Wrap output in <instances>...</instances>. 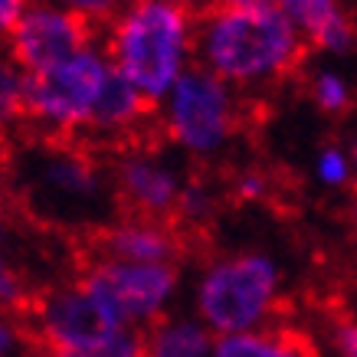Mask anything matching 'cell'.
Instances as JSON below:
<instances>
[{"label":"cell","instance_id":"d6986e66","mask_svg":"<svg viewBox=\"0 0 357 357\" xmlns=\"http://www.w3.org/2000/svg\"><path fill=\"white\" fill-rule=\"evenodd\" d=\"M331 347L337 351V357H357V321L331 318Z\"/></svg>","mask_w":357,"mask_h":357},{"label":"cell","instance_id":"4fadbf2b","mask_svg":"<svg viewBox=\"0 0 357 357\" xmlns=\"http://www.w3.org/2000/svg\"><path fill=\"white\" fill-rule=\"evenodd\" d=\"M213 357H318L308 337L289 328L266 335H227L213 344Z\"/></svg>","mask_w":357,"mask_h":357},{"label":"cell","instance_id":"2e32d148","mask_svg":"<svg viewBox=\"0 0 357 357\" xmlns=\"http://www.w3.org/2000/svg\"><path fill=\"white\" fill-rule=\"evenodd\" d=\"M30 357H144V337L138 331H121L115 341H109L98 351H40V347H33Z\"/></svg>","mask_w":357,"mask_h":357},{"label":"cell","instance_id":"9c48e42d","mask_svg":"<svg viewBox=\"0 0 357 357\" xmlns=\"http://www.w3.org/2000/svg\"><path fill=\"white\" fill-rule=\"evenodd\" d=\"M115 197L131 223L177 227L184 187L151 154H125L115 164Z\"/></svg>","mask_w":357,"mask_h":357},{"label":"cell","instance_id":"7402d4cb","mask_svg":"<svg viewBox=\"0 0 357 357\" xmlns=\"http://www.w3.org/2000/svg\"><path fill=\"white\" fill-rule=\"evenodd\" d=\"M347 220H351V227H354V233H357V194H354V200H351V210H347Z\"/></svg>","mask_w":357,"mask_h":357},{"label":"cell","instance_id":"44dd1931","mask_svg":"<svg viewBox=\"0 0 357 357\" xmlns=\"http://www.w3.org/2000/svg\"><path fill=\"white\" fill-rule=\"evenodd\" d=\"M7 194H3V187H0V229H3V223H7Z\"/></svg>","mask_w":357,"mask_h":357},{"label":"cell","instance_id":"6da1fadb","mask_svg":"<svg viewBox=\"0 0 357 357\" xmlns=\"http://www.w3.org/2000/svg\"><path fill=\"white\" fill-rule=\"evenodd\" d=\"M204 59L217 79L256 82L302 66L308 46L275 3H227L204 17Z\"/></svg>","mask_w":357,"mask_h":357},{"label":"cell","instance_id":"ac0fdd59","mask_svg":"<svg viewBox=\"0 0 357 357\" xmlns=\"http://www.w3.org/2000/svg\"><path fill=\"white\" fill-rule=\"evenodd\" d=\"M318 177L328 187H344L351 181V164H347V158L337 148H325L321 158H318Z\"/></svg>","mask_w":357,"mask_h":357},{"label":"cell","instance_id":"e0dca14e","mask_svg":"<svg viewBox=\"0 0 357 357\" xmlns=\"http://www.w3.org/2000/svg\"><path fill=\"white\" fill-rule=\"evenodd\" d=\"M33 335L30 325H23L20 314L0 312V357H30Z\"/></svg>","mask_w":357,"mask_h":357},{"label":"cell","instance_id":"30bf717a","mask_svg":"<svg viewBox=\"0 0 357 357\" xmlns=\"http://www.w3.org/2000/svg\"><path fill=\"white\" fill-rule=\"evenodd\" d=\"M194 239L181 233L177 227L164 223H115L98 227L89 233L86 252H92V262H128V266H174Z\"/></svg>","mask_w":357,"mask_h":357},{"label":"cell","instance_id":"ba28073f","mask_svg":"<svg viewBox=\"0 0 357 357\" xmlns=\"http://www.w3.org/2000/svg\"><path fill=\"white\" fill-rule=\"evenodd\" d=\"M86 285L119 314L121 321H154L164 302L177 289V266H128V262H92L79 275Z\"/></svg>","mask_w":357,"mask_h":357},{"label":"cell","instance_id":"8fae6325","mask_svg":"<svg viewBox=\"0 0 357 357\" xmlns=\"http://www.w3.org/2000/svg\"><path fill=\"white\" fill-rule=\"evenodd\" d=\"M289 20L305 33L308 46L325 53H351L357 46V20L328 0H289L282 3Z\"/></svg>","mask_w":357,"mask_h":357},{"label":"cell","instance_id":"5bb4252c","mask_svg":"<svg viewBox=\"0 0 357 357\" xmlns=\"http://www.w3.org/2000/svg\"><path fill=\"white\" fill-rule=\"evenodd\" d=\"M26 125V73L0 56V138Z\"/></svg>","mask_w":357,"mask_h":357},{"label":"cell","instance_id":"7a4b0ae2","mask_svg":"<svg viewBox=\"0 0 357 357\" xmlns=\"http://www.w3.org/2000/svg\"><path fill=\"white\" fill-rule=\"evenodd\" d=\"M190 46V10L177 3H135L119 13L109 30L112 66L144 98H158L184 76Z\"/></svg>","mask_w":357,"mask_h":357},{"label":"cell","instance_id":"9a60e30c","mask_svg":"<svg viewBox=\"0 0 357 357\" xmlns=\"http://www.w3.org/2000/svg\"><path fill=\"white\" fill-rule=\"evenodd\" d=\"M308 92H312V102L325 115H344L354 105V96H351V86L337 73H318V76L308 82Z\"/></svg>","mask_w":357,"mask_h":357},{"label":"cell","instance_id":"52a82bcc","mask_svg":"<svg viewBox=\"0 0 357 357\" xmlns=\"http://www.w3.org/2000/svg\"><path fill=\"white\" fill-rule=\"evenodd\" d=\"M96 33V13L82 7L56 10V7H26L20 26L7 40L10 59L26 76L50 73L56 66L76 59L89 50V40Z\"/></svg>","mask_w":357,"mask_h":357},{"label":"cell","instance_id":"277c9868","mask_svg":"<svg viewBox=\"0 0 357 357\" xmlns=\"http://www.w3.org/2000/svg\"><path fill=\"white\" fill-rule=\"evenodd\" d=\"M109 73L112 66L86 50L50 73L26 76V125L43 128V135H76L92 119Z\"/></svg>","mask_w":357,"mask_h":357},{"label":"cell","instance_id":"ffe728a7","mask_svg":"<svg viewBox=\"0 0 357 357\" xmlns=\"http://www.w3.org/2000/svg\"><path fill=\"white\" fill-rule=\"evenodd\" d=\"M23 13H26V3H20V0H0V40H10L13 30L20 26Z\"/></svg>","mask_w":357,"mask_h":357},{"label":"cell","instance_id":"8992f818","mask_svg":"<svg viewBox=\"0 0 357 357\" xmlns=\"http://www.w3.org/2000/svg\"><path fill=\"white\" fill-rule=\"evenodd\" d=\"M246 112L236 109L223 79L206 69H190L177 79L167 109V135L194 154H210L223 148L233 131L243 125Z\"/></svg>","mask_w":357,"mask_h":357},{"label":"cell","instance_id":"5b68a950","mask_svg":"<svg viewBox=\"0 0 357 357\" xmlns=\"http://www.w3.org/2000/svg\"><path fill=\"white\" fill-rule=\"evenodd\" d=\"M26 318L40 351H98L125 331L119 314L79 282L36 295Z\"/></svg>","mask_w":357,"mask_h":357},{"label":"cell","instance_id":"603a6c76","mask_svg":"<svg viewBox=\"0 0 357 357\" xmlns=\"http://www.w3.org/2000/svg\"><path fill=\"white\" fill-rule=\"evenodd\" d=\"M354 164H357V141H354Z\"/></svg>","mask_w":357,"mask_h":357},{"label":"cell","instance_id":"3957f363","mask_svg":"<svg viewBox=\"0 0 357 357\" xmlns=\"http://www.w3.org/2000/svg\"><path fill=\"white\" fill-rule=\"evenodd\" d=\"M279 289L275 262L259 252H239L210 266L197 289V312L210 328L227 335H246L269 314Z\"/></svg>","mask_w":357,"mask_h":357},{"label":"cell","instance_id":"cb8c5ba5","mask_svg":"<svg viewBox=\"0 0 357 357\" xmlns=\"http://www.w3.org/2000/svg\"><path fill=\"white\" fill-rule=\"evenodd\" d=\"M3 262H7V259H3V256H0V266H3Z\"/></svg>","mask_w":357,"mask_h":357},{"label":"cell","instance_id":"7c38bea8","mask_svg":"<svg viewBox=\"0 0 357 357\" xmlns=\"http://www.w3.org/2000/svg\"><path fill=\"white\" fill-rule=\"evenodd\" d=\"M144 337V357H210L213 341L204 325L187 318H158Z\"/></svg>","mask_w":357,"mask_h":357}]
</instances>
